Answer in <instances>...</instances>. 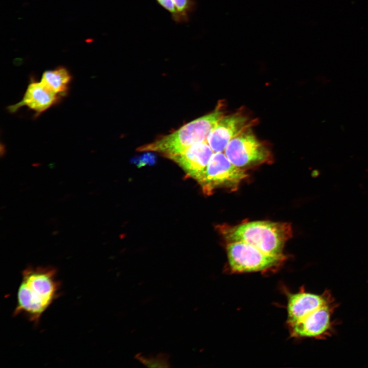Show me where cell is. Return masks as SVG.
Instances as JSON below:
<instances>
[{"instance_id":"obj_2","label":"cell","mask_w":368,"mask_h":368,"mask_svg":"<svg viewBox=\"0 0 368 368\" xmlns=\"http://www.w3.org/2000/svg\"><path fill=\"white\" fill-rule=\"evenodd\" d=\"M218 229L228 242L243 241L270 255L282 254L286 242L292 237L290 224L256 221L231 226L221 225Z\"/></svg>"},{"instance_id":"obj_4","label":"cell","mask_w":368,"mask_h":368,"mask_svg":"<svg viewBox=\"0 0 368 368\" xmlns=\"http://www.w3.org/2000/svg\"><path fill=\"white\" fill-rule=\"evenodd\" d=\"M226 252L229 267L234 273L269 270L280 265L285 256L266 254L243 241L228 242Z\"/></svg>"},{"instance_id":"obj_3","label":"cell","mask_w":368,"mask_h":368,"mask_svg":"<svg viewBox=\"0 0 368 368\" xmlns=\"http://www.w3.org/2000/svg\"><path fill=\"white\" fill-rule=\"evenodd\" d=\"M221 103L212 112L197 118L168 135L138 148L140 151H156L164 155L180 153L191 146L207 141L208 137L224 116Z\"/></svg>"},{"instance_id":"obj_7","label":"cell","mask_w":368,"mask_h":368,"mask_svg":"<svg viewBox=\"0 0 368 368\" xmlns=\"http://www.w3.org/2000/svg\"><path fill=\"white\" fill-rule=\"evenodd\" d=\"M254 123L242 113L224 116L210 133L206 142L214 152H224L232 139Z\"/></svg>"},{"instance_id":"obj_8","label":"cell","mask_w":368,"mask_h":368,"mask_svg":"<svg viewBox=\"0 0 368 368\" xmlns=\"http://www.w3.org/2000/svg\"><path fill=\"white\" fill-rule=\"evenodd\" d=\"M214 153L207 142H204L194 144L180 153L166 157L178 164L188 176L199 182Z\"/></svg>"},{"instance_id":"obj_14","label":"cell","mask_w":368,"mask_h":368,"mask_svg":"<svg viewBox=\"0 0 368 368\" xmlns=\"http://www.w3.org/2000/svg\"><path fill=\"white\" fill-rule=\"evenodd\" d=\"M172 1L178 12L180 23L188 22L190 15L196 9V2L194 0Z\"/></svg>"},{"instance_id":"obj_6","label":"cell","mask_w":368,"mask_h":368,"mask_svg":"<svg viewBox=\"0 0 368 368\" xmlns=\"http://www.w3.org/2000/svg\"><path fill=\"white\" fill-rule=\"evenodd\" d=\"M235 166L243 168L266 163L270 159V152L266 145L247 129L232 139L224 151Z\"/></svg>"},{"instance_id":"obj_12","label":"cell","mask_w":368,"mask_h":368,"mask_svg":"<svg viewBox=\"0 0 368 368\" xmlns=\"http://www.w3.org/2000/svg\"><path fill=\"white\" fill-rule=\"evenodd\" d=\"M72 76L68 71L63 66L53 70L45 71L40 81L49 89L61 97L65 96L68 89Z\"/></svg>"},{"instance_id":"obj_13","label":"cell","mask_w":368,"mask_h":368,"mask_svg":"<svg viewBox=\"0 0 368 368\" xmlns=\"http://www.w3.org/2000/svg\"><path fill=\"white\" fill-rule=\"evenodd\" d=\"M134 358L148 367H169L170 356L165 353H160L156 356H146L141 353L136 354Z\"/></svg>"},{"instance_id":"obj_15","label":"cell","mask_w":368,"mask_h":368,"mask_svg":"<svg viewBox=\"0 0 368 368\" xmlns=\"http://www.w3.org/2000/svg\"><path fill=\"white\" fill-rule=\"evenodd\" d=\"M156 1L170 13L174 21L180 23L179 15L172 0H156Z\"/></svg>"},{"instance_id":"obj_10","label":"cell","mask_w":368,"mask_h":368,"mask_svg":"<svg viewBox=\"0 0 368 368\" xmlns=\"http://www.w3.org/2000/svg\"><path fill=\"white\" fill-rule=\"evenodd\" d=\"M332 303L331 294L328 291L320 295L306 292L304 290L290 293L287 305V324L290 325L295 323L313 311Z\"/></svg>"},{"instance_id":"obj_5","label":"cell","mask_w":368,"mask_h":368,"mask_svg":"<svg viewBox=\"0 0 368 368\" xmlns=\"http://www.w3.org/2000/svg\"><path fill=\"white\" fill-rule=\"evenodd\" d=\"M247 176L245 170L234 165L224 152H214L198 183L203 193L210 195L218 188L237 189Z\"/></svg>"},{"instance_id":"obj_1","label":"cell","mask_w":368,"mask_h":368,"mask_svg":"<svg viewBox=\"0 0 368 368\" xmlns=\"http://www.w3.org/2000/svg\"><path fill=\"white\" fill-rule=\"evenodd\" d=\"M57 271L52 266L28 267L22 273L13 315H25L35 324L59 294Z\"/></svg>"},{"instance_id":"obj_11","label":"cell","mask_w":368,"mask_h":368,"mask_svg":"<svg viewBox=\"0 0 368 368\" xmlns=\"http://www.w3.org/2000/svg\"><path fill=\"white\" fill-rule=\"evenodd\" d=\"M60 98L41 81H32L28 85L21 100L9 106L8 110L14 113L20 107L27 106L33 110L37 117L50 108Z\"/></svg>"},{"instance_id":"obj_9","label":"cell","mask_w":368,"mask_h":368,"mask_svg":"<svg viewBox=\"0 0 368 368\" xmlns=\"http://www.w3.org/2000/svg\"><path fill=\"white\" fill-rule=\"evenodd\" d=\"M334 307L333 303L326 305L288 325L291 336L319 338L327 335L331 328Z\"/></svg>"}]
</instances>
